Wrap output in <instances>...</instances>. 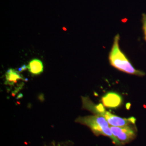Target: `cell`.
Returning a JSON list of instances; mask_svg holds the SVG:
<instances>
[{
    "instance_id": "5",
    "label": "cell",
    "mask_w": 146,
    "mask_h": 146,
    "mask_svg": "<svg viewBox=\"0 0 146 146\" xmlns=\"http://www.w3.org/2000/svg\"><path fill=\"white\" fill-rule=\"evenodd\" d=\"M27 68L32 75H38L43 72V65L42 61L38 59L34 58L29 62Z\"/></svg>"
},
{
    "instance_id": "3",
    "label": "cell",
    "mask_w": 146,
    "mask_h": 146,
    "mask_svg": "<svg viewBox=\"0 0 146 146\" xmlns=\"http://www.w3.org/2000/svg\"><path fill=\"white\" fill-rule=\"evenodd\" d=\"M133 125H125L122 127H115L111 125L110 129L113 134L117 139L121 145L127 143L135 139L136 136V129Z\"/></svg>"
},
{
    "instance_id": "7",
    "label": "cell",
    "mask_w": 146,
    "mask_h": 146,
    "mask_svg": "<svg viewBox=\"0 0 146 146\" xmlns=\"http://www.w3.org/2000/svg\"><path fill=\"white\" fill-rule=\"evenodd\" d=\"M142 22L143 23V29L145 34V38L146 40V14H142Z\"/></svg>"
},
{
    "instance_id": "6",
    "label": "cell",
    "mask_w": 146,
    "mask_h": 146,
    "mask_svg": "<svg viewBox=\"0 0 146 146\" xmlns=\"http://www.w3.org/2000/svg\"><path fill=\"white\" fill-rule=\"evenodd\" d=\"M20 73L14 69H8L5 74L6 82L8 84L12 85L16 83L19 80H22Z\"/></svg>"
},
{
    "instance_id": "4",
    "label": "cell",
    "mask_w": 146,
    "mask_h": 146,
    "mask_svg": "<svg viewBox=\"0 0 146 146\" xmlns=\"http://www.w3.org/2000/svg\"><path fill=\"white\" fill-rule=\"evenodd\" d=\"M122 98L120 94L115 92H108L102 98L104 106L110 108H116L122 103Z\"/></svg>"
},
{
    "instance_id": "1",
    "label": "cell",
    "mask_w": 146,
    "mask_h": 146,
    "mask_svg": "<svg viewBox=\"0 0 146 146\" xmlns=\"http://www.w3.org/2000/svg\"><path fill=\"white\" fill-rule=\"evenodd\" d=\"M119 39L120 36L119 34H117L114 38V43L110 52L109 59L110 64L114 68L124 73L139 76H144L145 73L134 68L125 55L121 52L119 44Z\"/></svg>"
},
{
    "instance_id": "2",
    "label": "cell",
    "mask_w": 146,
    "mask_h": 146,
    "mask_svg": "<svg viewBox=\"0 0 146 146\" xmlns=\"http://www.w3.org/2000/svg\"><path fill=\"white\" fill-rule=\"evenodd\" d=\"M76 121L81 124L88 126L96 135L106 136L110 138L115 145L121 146L120 142L113 134L109 123L102 116L94 115L80 117Z\"/></svg>"
}]
</instances>
